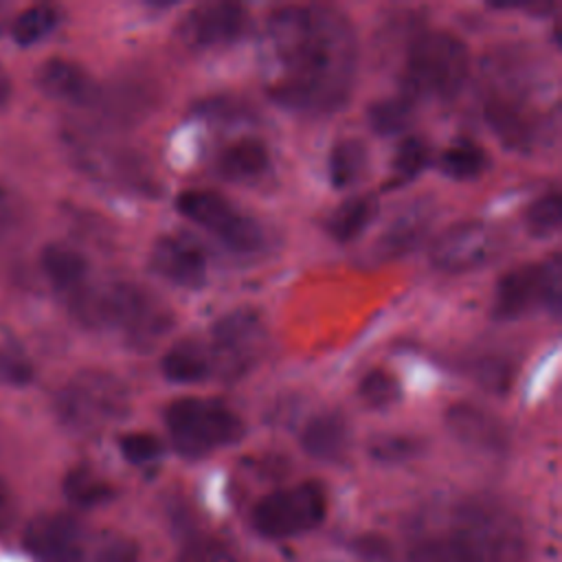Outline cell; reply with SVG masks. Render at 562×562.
<instances>
[{
  "label": "cell",
  "instance_id": "cell-1",
  "mask_svg": "<svg viewBox=\"0 0 562 562\" xmlns=\"http://www.w3.org/2000/svg\"><path fill=\"white\" fill-rule=\"evenodd\" d=\"M268 94L296 112H331L351 94L358 42L351 22L321 4L274 9L261 33Z\"/></svg>",
  "mask_w": 562,
  "mask_h": 562
},
{
  "label": "cell",
  "instance_id": "cell-2",
  "mask_svg": "<svg viewBox=\"0 0 562 562\" xmlns=\"http://www.w3.org/2000/svg\"><path fill=\"white\" fill-rule=\"evenodd\" d=\"M465 562H525L527 536L518 516L492 498L457 505L446 536Z\"/></svg>",
  "mask_w": 562,
  "mask_h": 562
},
{
  "label": "cell",
  "instance_id": "cell-3",
  "mask_svg": "<svg viewBox=\"0 0 562 562\" xmlns=\"http://www.w3.org/2000/svg\"><path fill=\"white\" fill-rule=\"evenodd\" d=\"M468 72L470 50L457 35L448 31H424L411 42L406 53V99H450L461 90Z\"/></svg>",
  "mask_w": 562,
  "mask_h": 562
},
{
  "label": "cell",
  "instance_id": "cell-4",
  "mask_svg": "<svg viewBox=\"0 0 562 562\" xmlns=\"http://www.w3.org/2000/svg\"><path fill=\"white\" fill-rule=\"evenodd\" d=\"M165 426L173 448L189 459L237 443L244 435L241 417L217 400L178 397L165 411Z\"/></svg>",
  "mask_w": 562,
  "mask_h": 562
},
{
  "label": "cell",
  "instance_id": "cell-5",
  "mask_svg": "<svg viewBox=\"0 0 562 562\" xmlns=\"http://www.w3.org/2000/svg\"><path fill=\"white\" fill-rule=\"evenodd\" d=\"M57 417L77 432H94L130 413L127 386L112 373L86 369L72 375L55 395Z\"/></svg>",
  "mask_w": 562,
  "mask_h": 562
},
{
  "label": "cell",
  "instance_id": "cell-6",
  "mask_svg": "<svg viewBox=\"0 0 562 562\" xmlns=\"http://www.w3.org/2000/svg\"><path fill=\"white\" fill-rule=\"evenodd\" d=\"M176 209L189 222L213 233L233 252L250 255L266 246L263 226L255 217L239 213L224 195L215 191H182L176 200Z\"/></svg>",
  "mask_w": 562,
  "mask_h": 562
},
{
  "label": "cell",
  "instance_id": "cell-7",
  "mask_svg": "<svg viewBox=\"0 0 562 562\" xmlns=\"http://www.w3.org/2000/svg\"><path fill=\"white\" fill-rule=\"evenodd\" d=\"M70 299V310L92 329H123L125 334L158 303L154 294L132 281L83 285Z\"/></svg>",
  "mask_w": 562,
  "mask_h": 562
},
{
  "label": "cell",
  "instance_id": "cell-8",
  "mask_svg": "<svg viewBox=\"0 0 562 562\" xmlns=\"http://www.w3.org/2000/svg\"><path fill=\"white\" fill-rule=\"evenodd\" d=\"M325 512V490L316 481H305L266 494L252 509V525L266 538H290L318 527Z\"/></svg>",
  "mask_w": 562,
  "mask_h": 562
},
{
  "label": "cell",
  "instance_id": "cell-9",
  "mask_svg": "<svg viewBox=\"0 0 562 562\" xmlns=\"http://www.w3.org/2000/svg\"><path fill=\"white\" fill-rule=\"evenodd\" d=\"M266 340V325L257 310L239 307L222 318H217L211 327V338L206 342L213 375H222L224 380H233L244 375L261 356Z\"/></svg>",
  "mask_w": 562,
  "mask_h": 562
},
{
  "label": "cell",
  "instance_id": "cell-10",
  "mask_svg": "<svg viewBox=\"0 0 562 562\" xmlns=\"http://www.w3.org/2000/svg\"><path fill=\"white\" fill-rule=\"evenodd\" d=\"M562 296V266L560 257H551L538 266H518L507 270L494 290L492 314L496 318H518L536 305L549 307L553 314L560 310Z\"/></svg>",
  "mask_w": 562,
  "mask_h": 562
},
{
  "label": "cell",
  "instance_id": "cell-11",
  "mask_svg": "<svg viewBox=\"0 0 562 562\" xmlns=\"http://www.w3.org/2000/svg\"><path fill=\"white\" fill-rule=\"evenodd\" d=\"M503 250V235L487 222L470 220L446 228L430 246L437 270L461 274L487 266Z\"/></svg>",
  "mask_w": 562,
  "mask_h": 562
},
{
  "label": "cell",
  "instance_id": "cell-12",
  "mask_svg": "<svg viewBox=\"0 0 562 562\" xmlns=\"http://www.w3.org/2000/svg\"><path fill=\"white\" fill-rule=\"evenodd\" d=\"M248 24V11L239 2H204L193 7L178 26V37L189 48H217L235 42Z\"/></svg>",
  "mask_w": 562,
  "mask_h": 562
},
{
  "label": "cell",
  "instance_id": "cell-13",
  "mask_svg": "<svg viewBox=\"0 0 562 562\" xmlns=\"http://www.w3.org/2000/svg\"><path fill=\"white\" fill-rule=\"evenodd\" d=\"M75 160L86 173L108 184L140 193L156 191L154 173L138 154L94 143H77Z\"/></svg>",
  "mask_w": 562,
  "mask_h": 562
},
{
  "label": "cell",
  "instance_id": "cell-14",
  "mask_svg": "<svg viewBox=\"0 0 562 562\" xmlns=\"http://www.w3.org/2000/svg\"><path fill=\"white\" fill-rule=\"evenodd\" d=\"M24 547L42 562H79L83 555V529L68 514H40L24 529Z\"/></svg>",
  "mask_w": 562,
  "mask_h": 562
},
{
  "label": "cell",
  "instance_id": "cell-15",
  "mask_svg": "<svg viewBox=\"0 0 562 562\" xmlns=\"http://www.w3.org/2000/svg\"><path fill=\"white\" fill-rule=\"evenodd\" d=\"M485 121L498 140L516 151H529L538 140L540 123L525 92H490L485 101Z\"/></svg>",
  "mask_w": 562,
  "mask_h": 562
},
{
  "label": "cell",
  "instance_id": "cell-16",
  "mask_svg": "<svg viewBox=\"0 0 562 562\" xmlns=\"http://www.w3.org/2000/svg\"><path fill=\"white\" fill-rule=\"evenodd\" d=\"M446 426L450 435L470 450L496 457L505 454L509 448L507 428L496 415H492L483 406L470 402H454L446 411Z\"/></svg>",
  "mask_w": 562,
  "mask_h": 562
},
{
  "label": "cell",
  "instance_id": "cell-17",
  "mask_svg": "<svg viewBox=\"0 0 562 562\" xmlns=\"http://www.w3.org/2000/svg\"><path fill=\"white\" fill-rule=\"evenodd\" d=\"M149 266L162 279L182 288H200L209 272L204 250L193 239L182 235L160 237L151 246Z\"/></svg>",
  "mask_w": 562,
  "mask_h": 562
},
{
  "label": "cell",
  "instance_id": "cell-18",
  "mask_svg": "<svg viewBox=\"0 0 562 562\" xmlns=\"http://www.w3.org/2000/svg\"><path fill=\"white\" fill-rule=\"evenodd\" d=\"M37 83L48 97L75 105H90L99 92L81 66L61 57H53L40 66Z\"/></svg>",
  "mask_w": 562,
  "mask_h": 562
},
{
  "label": "cell",
  "instance_id": "cell-19",
  "mask_svg": "<svg viewBox=\"0 0 562 562\" xmlns=\"http://www.w3.org/2000/svg\"><path fill=\"white\" fill-rule=\"evenodd\" d=\"M301 448L318 461H340L349 448V424L338 411L310 417L301 430Z\"/></svg>",
  "mask_w": 562,
  "mask_h": 562
},
{
  "label": "cell",
  "instance_id": "cell-20",
  "mask_svg": "<svg viewBox=\"0 0 562 562\" xmlns=\"http://www.w3.org/2000/svg\"><path fill=\"white\" fill-rule=\"evenodd\" d=\"M430 226V211L424 206H415L397 215L391 226L384 231V235L375 241V257L380 261L384 259H397L413 248L422 244Z\"/></svg>",
  "mask_w": 562,
  "mask_h": 562
},
{
  "label": "cell",
  "instance_id": "cell-21",
  "mask_svg": "<svg viewBox=\"0 0 562 562\" xmlns=\"http://www.w3.org/2000/svg\"><path fill=\"white\" fill-rule=\"evenodd\" d=\"M270 167L268 147L257 138H239L217 156V171L233 182L259 180Z\"/></svg>",
  "mask_w": 562,
  "mask_h": 562
},
{
  "label": "cell",
  "instance_id": "cell-22",
  "mask_svg": "<svg viewBox=\"0 0 562 562\" xmlns=\"http://www.w3.org/2000/svg\"><path fill=\"white\" fill-rule=\"evenodd\" d=\"M46 279L66 296L75 294L86 285L88 261L86 257L66 244H48L40 255Z\"/></svg>",
  "mask_w": 562,
  "mask_h": 562
},
{
  "label": "cell",
  "instance_id": "cell-23",
  "mask_svg": "<svg viewBox=\"0 0 562 562\" xmlns=\"http://www.w3.org/2000/svg\"><path fill=\"white\" fill-rule=\"evenodd\" d=\"M160 367L165 378L178 384H193L213 375V364H211L206 342H200V340L176 342L162 356Z\"/></svg>",
  "mask_w": 562,
  "mask_h": 562
},
{
  "label": "cell",
  "instance_id": "cell-24",
  "mask_svg": "<svg viewBox=\"0 0 562 562\" xmlns=\"http://www.w3.org/2000/svg\"><path fill=\"white\" fill-rule=\"evenodd\" d=\"M378 202L373 195H356L347 198L342 204L334 209V213L327 220V233L340 241H353L375 217Z\"/></svg>",
  "mask_w": 562,
  "mask_h": 562
},
{
  "label": "cell",
  "instance_id": "cell-25",
  "mask_svg": "<svg viewBox=\"0 0 562 562\" xmlns=\"http://www.w3.org/2000/svg\"><path fill=\"white\" fill-rule=\"evenodd\" d=\"M369 154L358 138L338 140L327 158V176L336 189H347L356 184L367 171Z\"/></svg>",
  "mask_w": 562,
  "mask_h": 562
},
{
  "label": "cell",
  "instance_id": "cell-26",
  "mask_svg": "<svg viewBox=\"0 0 562 562\" xmlns=\"http://www.w3.org/2000/svg\"><path fill=\"white\" fill-rule=\"evenodd\" d=\"M92 103H101L103 114L112 121H136L151 108L154 97L140 83H119L108 94L97 92Z\"/></svg>",
  "mask_w": 562,
  "mask_h": 562
},
{
  "label": "cell",
  "instance_id": "cell-27",
  "mask_svg": "<svg viewBox=\"0 0 562 562\" xmlns=\"http://www.w3.org/2000/svg\"><path fill=\"white\" fill-rule=\"evenodd\" d=\"M64 494L79 507H94L112 496V487L90 468H72L64 479Z\"/></svg>",
  "mask_w": 562,
  "mask_h": 562
},
{
  "label": "cell",
  "instance_id": "cell-28",
  "mask_svg": "<svg viewBox=\"0 0 562 562\" xmlns=\"http://www.w3.org/2000/svg\"><path fill=\"white\" fill-rule=\"evenodd\" d=\"M485 165H487L485 151L476 143H470V140L452 143L439 156L441 171L457 180H470V178L481 176Z\"/></svg>",
  "mask_w": 562,
  "mask_h": 562
},
{
  "label": "cell",
  "instance_id": "cell-29",
  "mask_svg": "<svg viewBox=\"0 0 562 562\" xmlns=\"http://www.w3.org/2000/svg\"><path fill=\"white\" fill-rule=\"evenodd\" d=\"M367 452L380 463H406L424 452L422 437L404 432H384L371 437Z\"/></svg>",
  "mask_w": 562,
  "mask_h": 562
},
{
  "label": "cell",
  "instance_id": "cell-30",
  "mask_svg": "<svg viewBox=\"0 0 562 562\" xmlns=\"http://www.w3.org/2000/svg\"><path fill=\"white\" fill-rule=\"evenodd\" d=\"M358 397L369 408H391L402 397L400 380L386 369H371L358 382Z\"/></svg>",
  "mask_w": 562,
  "mask_h": 562
},
{
  "label": "cell",
  "instance_id": "cell-31",
  "mask_svg": "<svg viewBox=\"0 0 562 562\" xmlns=\"http://www.w3.org/2000/svg\"><path fill=\"white\" fill-rule=\"evenodd\" d=\"M59 13L50 4H35L18 13V18L11 24V35L18 44L29 46L40 40H44L55 26H57Z\"/></svg>",
  "mask_w": 562,
  "mask_h": 562
},
{
  "label": "cell",
  "instance_id": "cell-32",
  "mask_svg": "<svg viewBox=\"0 0 562 562\" xmlns=\"http://www.w3.org/2000/svg\"><path fill=\"white\" fill-rule=\"evenodd\" d=\"M413 114V105L411 99L406 97H391V99H380L375 101L369 112V125L373 132L382 134V136H391V134H400Z\"/></svg>",
  "mask_w": 562,
  "mask_h": 562
},
{
  "label": "cell",
  "instance_id": "cell-33",
  "mask_svg": "<svg viewBox=\"0 0 562 562\" xmlns=\"http://www.w3.org/2000/svg\"><path fill=\"white\" fill-rule=\"evenodd\" d=\"M468 371L481 389L496 393V395L507 393L514 382V364L507 358L494 356V353L472 360L468 364Z\"/></svg>",
  "mask_w": 562,
  "mask_h": 562
},
{
  "label": "cell",
  "instance_id": "cell-34",
  "mask_svg": "<svg viewBox=\"0 0 562 562\" xmlns=\"http://www.w3.org/2000/svg\"><path fill=\"white\" fill-rule=\"evenodd\" d=\"M426 162H428V145L417 136L404 138L397 145V149L393 154V162H391L395 184H404V182L417 178V173L426 167Z\"/></svg>",
  "mask_w": 562,
  "mask_h": 562
},
{
  "label": "cell",
  "instance_id": "cell-35",
  "mask_svg": "<svg viewBox=\"0 0 562 562\" xmlns=\"http://www.w3.org/2000/svg\"><path fill=\"white\" fill-rule=\"evenodd\" d=\"M562 200L560 193H547L533 200L525 211V224L536 237H549L560 228Z\"/></svg>",
  "mask_w": 562,
  "mask_h": 562
},
{
  "label": "cell",
  "instance_id": "cell-36",
  "mask_svg": "<svg viewBox=\"0 0 562 562\" xmlns=\"http://www.w3.org/2000/svg\"><path fill=\"white\" fill-rule=\"evenodd\" d=\"M33 380V364L26 353L11 340L0 342V382L26 386Z\"/></svg>",
  "mask_w": 562,
  "mask_h": 562
},
{
  "label": "cell",
  "instance_id": "cell-37",
  "mask_svg": "<svg viewBox=\"0 0 562 562\" xmlns=\"http://www.w3.org/2000/svg\"><path fill=\"white\" fill-rule=\"evenodd\" d=\"M119 448H121V454L136 465L149 463L158 459L162 452L160 439L151 432H127L119 439Z\"/></svg>",
  "mask_w": 562,
  "mask_h": 562
},
{
  "label": "cell",
  "instance_id": "cell-38",
  "mask_svg": "<svg viewBox=\"0 0 562 562\" xmlns=\"http://www.w3.org/2000/svg\"><path fill=\"white\" fill-rule=\"evenodd\" d=\"M408 562H465L454 544L443 538H426L417 542L408 555Z\"/></svg>",
  "mask_w": 562,
  "mask_h": 562
},
{
  "label": "cell",
  "instance_id": "cell-39",
  "mask_svg": "<svg viewBox=\"0 0 562 562\" xmlns=\"http://www.w3.org/2000/svg\"><path fill=\"white\" fill-rule=\"evenodd\" d=\"M198 112L204 114V116H217V119H237L241 116L246 110H244V103H237L228 97H222V99H209L206 103H200L198 105Z\"/></svg>",
  "mask_w": 562,
  "mask_h": 562
},
{
  "label": "cell",
  "instance_id": "cell-40",
  "mask_svg": "<svg viewBox=\"0 0 562 562\" xmlns=\"http://www.w3.org/2000/svg\"><path fill=\"white\" fill-rule=\"evenodd\" d=\"M136 549L127 540H112L99 549L94 562H134Z\"/></svg>",
  "mask_w": 562,
  "mask_h": 562
},
{
  "label": "cell",
  "instance_id": "cell-41",
  "mask_svg": "<svg viewBox=\"0 0 562 562\" xmlns=\"http://www.w3.org/2000/svg\"><path fill=\"white\" fill-rule=\"evenodd\" d=\"M15 215H18V211H15L13 198H11V193L0 184V237L13 226Z\"/></svg>",
  "mask_w": 562,
  "mask_h": 562
},
{
  "label": "cell",
  "instance_id": "cell-42",
  "mask_svg": "<svg viewBox=\"0 0 562 562\" xmlns=\"http://www.w3.org/2000/svg\"><path fill=\"white\" fill-rule=\"evenodd\" d=\"M13 512H15V505H13L11 487H9L7 481L0 476V533H2L4 527L11 522Z\"/></svg>",
  "mask_w": 562,
  "mask_h": 562
}]
</instances>
